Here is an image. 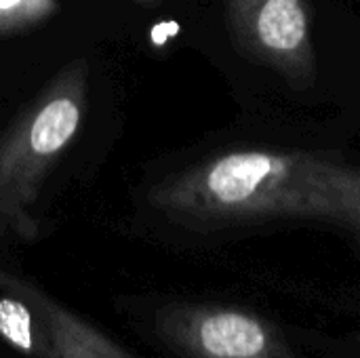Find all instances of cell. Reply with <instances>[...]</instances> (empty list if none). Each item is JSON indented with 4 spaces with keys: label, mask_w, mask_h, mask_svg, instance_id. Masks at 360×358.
I'll return each mask as SVG.
<instances>
[{
    "label": "cell",
    "mask_w": 360,
    "mask_h": 358,
    "mask_svg": "<svg viewBox=\"0 0 360 358\" xmlns=\"http://www.w3.org/2000/svg\"><path fill=\"white\" fill-rule=\"evenodd\" d=\"M360 169L314 152L232 150L175 173L148 192L171 219L221 226L266 219L346 224Z\"/></svg>",
    "instance_id": "cell-1"
},
{
    "label": "cell",
    "mask_w": 360,
    "mask_h": 358,
    "mask_svg": "<svg viewBox=\"0 0 360 358\" xmlns=\"http://www.w3.org/2000/svg\"><path fill=\"white\" fill-rule=\"evenodd\" d=\"M84 57L63 65L0 137V228L34 232L32 209L44 179L76 141L89 108Z\"/></svg>",
    "instance_id": "cell-2"
},
{
    "label": "cell",
    "mask_w": 360,
    "mask_h": 358,
    "mask_svg": "<svg viewBox=\"0 0 360 358\" xmlns=\"http://www.w3.org/2000/svg\"><path fill=\"white\" fill-rule=\"evenodd\" d=\"M236 42L251 57L293 82H310L316 70L306 0H226Z\"/></svg>",
    "instance_id": "cell-3"
},
{
    "label": "cell",
    "mask_w": 360,
    "mask_h": 358,
    "mask_svg": "<svg viewBox=\"0 0 360 358\" xmlns=\"http://www.w3.org/2000/svg\"><path fill=\"white\" fill-rule=\"evenodd\" d=\"M59 13V0H0V38L36 27Z\"/></svg>",
    "instance_id": "cell-4"
},
{
    "label": "cell",
    "mask_w": 360,
    "mask_h": 358,
    "mask_svg": "<svg viewBox=\"0 0 360 358\" xmlns=\"http://www.w3.org/2000/svg\"><path fill=\"white\" fill-rule=\"evenodd\" d=\"M0 335L23 352L32 350V317L21 302L8 298L0 300Z\"/></svg>",
    "instance_id": "cell-5"
},
{
    "label": "cell",
    "mask_w": 360,
    "mask_h": 358,
    "mask_svg": "<svg viewBox=\"0 0 360 358\" xmlns=\"http://www.w3.org/2000/svg\"><path fill=\"white\" fill-rule=\"evenodd\" d=\"M346 224L356 228L360 232V177L359 184H356V190H354V196H352V203H350V211H348Z\"/></svg>",
    "instance_id": "cell-6"
},
{
    "label": "cell",
    "mask_w": 360,
    "mask_h": 358,
    "mask_svg": "<svg viewBox=\"0 0 360 358\" xmlns=\"http://www.w3.org/2000/svg\"><path fill=\"white\" fill-rule=\"evenodd\" d=\"M131 2H135L139 6H156V4H160V0H131Z\"/></svg>",
    "instance_id": "cell-7"
}]
</instances>
